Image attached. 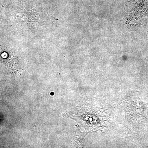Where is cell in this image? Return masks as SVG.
<instances>
[{"instance_id":"6da1fadb","label":"cell","mask_w":148,"mask_h":148,"mask_svg":"<svg viewBox=\"0 0 148 148\" xmlns=\"http://www.w3.org/2000/svg\"><path fill=\"white\" fill-rule=\"evenodd\" d=\"M135 5V14L137 13V24L141 23L143 18L148 13V0H136Z\"/></svg>"}]
</instances>
